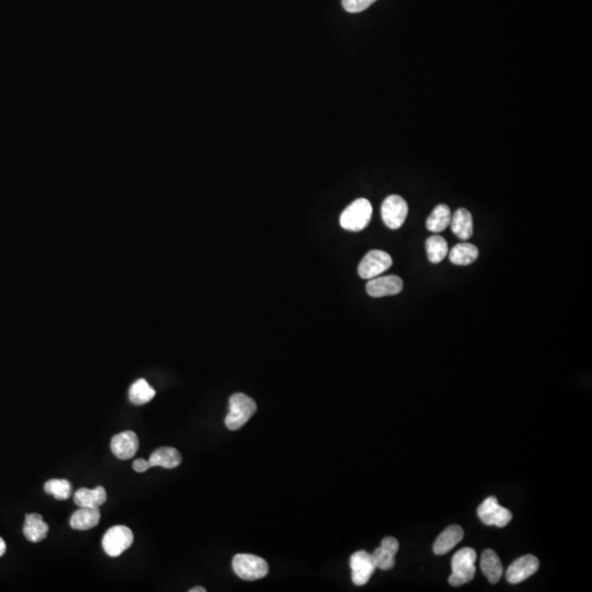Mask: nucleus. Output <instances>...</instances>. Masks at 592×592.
<instances>
[{"mask_svg":"<svg viewBox=\"0 0 592 592\" xmlns=\"http://www.w3.org/2000/svg\"><path fill=\"white\" fill-rule=\"evenodd\" d=\"M257 404L251 397L243 393H236L229 398V412L225 418V426L235 432L247 424L255 415Z\"/></svg>","mask_w":592,"mask_h":592,"instance_id":"nucleus-1","label":"nucleus"},{"mask_svg":"<svg viewBox=\"0 0 592 592\" xmlns=\"http://www.w3.org/2000/svg\"><path fill=\"white\" fill-rule=\"evenodd\" d=\"M477 554L471 548L458 550L452 558V574L448 578L450 585L460 587L471 581L475 576V562Z\"/></svg>","mask_w":592,"mask_h":592,"instance_id":"nucleus-2","label":"nucleus"},{"mask_svg":"<svg viewBox=\"0 0 592 592\" xmlns=\"http://www.w3.org/2000/svg\"><path fill=\"white\" fill-rule=\"evenodd\" d=\"M372 206L367 199H358L352 202L340 216V225L346 231L360 232L369 225L372 218Z\"/></svg>","mask_w":592,"mask_h":592,"instance_id":"nucleus-3","label":"nucleus"},{"mask_svg":"<svg viewBox=\"0 0 592 592\" xmlns=\"http://www.w3.org/2000/svg\"><path fill=\"white\" fill-rule=\"evenodd\" d=\"M233 569L241 579L247 581L261 579L268 575V562L251 554H237L233 558Z\"/></svg>","mask_w":592,"mask_h":592,"instance_id":"nucleus-4","label":"nucleus"},{"mask_svg":"<svg viewBox=\"0 0 592 592\" xmlns=\"http://www.w3.org/2000/svg\"><path fill=\"white\" fill-rule=\"evenodd\" d=\"M134 534L125 525H114L102 538V548L110 558H118L131 548Z\"/></svg>","mask_w":592,"mask_h":592,"instance_id":"nucleus-5","label":"nucleus"},{"mask_svg":"<svg viewBox=\"0 0 592 592\" xmlns=\"http://www.w3.org/2000/svg\"><path fill=\"white\" fill-rule=\"evenodd\" d=\"M477 515L484 524L496 525L497 528H503L512 520L511 511L499 505L495 497L484 500L477 509Z\"/></svg>","mask_w":592,"mask_h":592,"instance_id":"nucleus-6","label":"nucleus"},{"mask_svg":"<svg viewBox=\"0 0 592 592\" xmlns=\"http://www.w3.org/2000/svg\"><path fill=\"white\" fill-rule=\"evenodd\" d=\"M391 265L393 259L389 253L382 251H371L362 259L358 272L362 279L370 280L389 270Z\"/></svg>","mask_w":592,"mask_h":592,"instance_id":"nucleus-7","label":"nucleus"},{"mask_svg":"<svg viewBox=\"0 0 592 592\" xmlns=\"http://www.w3.org/2000/svg\"><path fill=\"white\" fill-rule=\"evenodd\" d=\"M381 213L385 225L391 229H397L406 221L408 206L402 196H389L382 204Z\"/></svg>","mask_w":592,"mask_h":592,"instance_id":"nucleus-8","label":"nucleus"},{"mask_svg":"<svg viewBox=\"0 0 592 592\" xmlns=\"http://www.w3.org/2000/svg\"><path fill=\"white\" fill-rule=\"evenodd\" d=\"M352 570V581L357 586H365L377 569L374 558L365 550L355 552L350 558Z\"/></svg>","mask_w":592,"mask_h":592,"instance_id":"nucleus-9","label":"nucleus"},{"mask_svg":"<svg viewBox=\"0 0 592 592\" xmlns=\"http://www.w3.org/2000/svg\"><path fill=\"white\" fill-rule=\"evenodd\" d=\"M540 567V562L534 555H524L509 566L505 572V579L510 584H520L534 575Z\"/></svg>","mask_w":592,"mask_h":592,"instance_id":"nucleus-10","label":"nucleus"},{"mask_svg":"<svg viewBox=\"0 0 592 592\" xmlns=\"http://www.w3.org/2000/svg\"><path fill=\"white\" fill-rule=\"evenodd\" d=\"M367 292L372 298H383L402 292L404 283L397 275H386L381 278L370 279L367 283Z\"/></svg>","mask_w":592,"mask_h":592,"instance_id":"nucleus-11","label":"nucleus"},{"mask_svg":"<svg viewBox=\"0 0 592 592\" xmlns=\"http://www.w3.org/2000/svg\"><path fill=\"white\" fill-rule=\"evenodd\" d=\"M139 436L135 432L130 430L114 436L111 440L112 453L123 461L135 456L139 451Z\"/></svg>","mask_w":592,"mask_h":592,"instance_id":"nucleus-12","label":"nucleus"},{"mask_svg":"<svg viewBox=\"0 0 592 592\" xmlns=\"http://www.w3.org/2000/svg\"><path fill=\"white\" fill-rule=\"evenodd\" d=\"M399 543L393 536H386L382 540L381 546L372 554L377 568L381 570H391L395 566V555L398 552Z\"/></svg>","mask_w":592,"mask_h":592,"instance_id":"nucleus-13","label":"nucleus"},{"mask_svg":"<svg viewBox=\"0 0 592 592\" xmlns=\"http://www.w3.org/2000/svg\"><path fill=\"white\" fill-rule=\"evenodd\" d=\"M464 538L463 529L460 525H450L436 538L434 544L436 555H444L455 548Z\"/></svg>","mask_w":592,"mask_h":592,"instance_id":"nucleus-14","label":"nucleus"},{"mask_svg":"<svg viewBox=\"0 0 592 592\" xmlns=\"http://www.w3.org/2000/svg\"><path fill=\"white\" fill-rule=\"evenodd\" d=\"M151 467H163V469H176L182 462L180 452L170 446H163L157 448L151 454L149 458Z\"/></svg>","mask_w":592,"mask_h":592,"instance_id":"nucleus-15","label":"nucleus"},{"mask_svg":"<svg viewBox=\"0 0 592 592\" xmlns=\"http://www.w3.org/2000/svg\"><path fill=\"white\" fill-rule=\"evenodd\" d=\"M49 530V524L44 522L42 515L39 513H29L25 515L23 534L27 541L32 543L41 542L46 538Z\"/></svg>","mask_w":592,"mask_h":592,"instance_id":"nucleus-16","label":"nucleus"},{"mask_svg":"<svg viewBox=\"0 0 592 592\" xmlns=\"http://www.w3.org/2000/svg\"><path fill=\"white\" fill-rule=\"evenodd\" d=\"M74 501L80 508H99L107 501V491L102 486L94 489H80L75 493Z\"/></svg>","mask_w":592,"mask_h":592,"instance_id":"nucleus-17","label":"nucleus"},{"mask_svg":"<svg viewBox=\"0 0 592 592\" xmlns=\"http://www.w3.org/2000/svg\"><path fill=\"white\" fill-rule=\"evenodd\" d=\"M101 512L99 508H80L70 517L72 529L78 531L90 530L99 523Z\"/></svg>","mask_w":592,"mask_h":592,"instance_id":"nucleus-18","label":"nucleus"},{"mask_svg":"<svg viewBox=\"0 0 592 592\" xmlns=\"http://www.w3.org/2000/svg\"><path fill=\"white\" fill-rule=\"evenodd\" d=\"M452 232L462 241H467L473 235V218L466 208H458L451 218Z\"/></svg>","mask_w":592,"mask_h":592,"instance_id":"nucleus-19","label":"nucleus"},{"mask_svg":"<svg viewBox=\"0 0 592 592\" xmlns=\"http://www.w3.org/2000/svg\"><path fill=\"white\" fill-rule=\"evenodd\" d=\"M481 568L491 584H497L503 576V564L493 550H484L481 558Z\"/></svg>","mask_w":592,"mask_h":592,"instance_id":"nucleus-20","label":"nucleus"},{"mask_svg":"<svg viewBox=\"0 0 592 592\" xmlns=\"http://www.w3.org/2000/svg\"><path fill=\"white\" fill-rule=\"evenodd\" d=\"M450 260L456 265H469L479 258V249L473 244L461 243L454 246L450 251Z\"/></svg>","mask_w":592,"mask_h":592,"instance_id":"nucleus-21","label":"nucleus"},{"mask_svg":"<svg viewBox=\"0 0 592 592\" xmlns=\"http://www.w3.org/2000/svg\"><path fill=\"white\" fill-rule=\"evenodd\" d=\"M451 211L446 204L436 206L432 213L427 218V228L432 233H441L451 223Z\"/></svg>","mask_w":592,"mask_h":592,"instance_id":"nucleus-22","label":"nucleus"},{"mask_svg":"<svg viewBox=\"0 0 592 592\" xmlns=\"http://www.w3.org/2000/svg\"><path fill=\"white\" fill-rule=\"evenodd\" d=\"M156 391L147 383L146 379H139L133 383L129 391V398L132 404L144 405L154 398Z\"/></svg>","mask_w":592,"mask_h":592,"instance_id":"nucleus-23","label":"nucleus"},{"mask_svg":"<svg viewBox=\"0 0 592 592\" xmlns=\"http://www.w3.org/2000/svg\"><path fill=\"white\" fill-rule=\"evenodd\" d=\"M426 251L430 263H440L448 256V243L442 236H432L427 239Z\"/></svg>","mask_w":592,"mask_h":592,"instance_id":"nucleus-24","label":"nucleus"},{"mask_svg":"<svg viewBox=\"0 0 592 592\" xmlns=\"http://www.w3.org/2000/svg\"><path fill=\"white\" fill-rule=\"evenodd\" d=\"M44 491L57 500H68L72 496V484L66 479H50L45 483Z\"/></svg>","mask_w":592,"mask_h":592,"instance_id":"nucleus-25","label":"nucleus"},{"mask_svg":"<svg viewBox=\"0 0 592 592\" xmlns=\"http://www.w3.org/2000/svg\"><path fill=\"white\" fill-rule=\"evenodd\" d=\"M377 0H342V6L345 11L350 13H358L373 5Z\"/></svg>","mask_w":592,"mask_h":592,"instance_id":"nucleus-26","label":"nucleus"},{"mask_svg":"<svg viewBox=\"0 0 592 592\" xmlns=\"http://www.w3.org/2000/svg\"><path fill=\"white\" fill-rule=\"evenodd\" d=\"M151 469V465H149V460H144V458H137L133 462V470L137 473H145V472L149 471Z\"/></svg>","mask_w":592,"mask_h":592,"instance_id":"nucleus-27","label":"nucleus"},{"mask_svg":"<svg viewBox=\"0 0 592 592\" xmlns=\"http://www.w3.org/2000/svg\"><path fill=\"white\" fill-rule=\"evenodd\" d=\"M6 550H7V546H6L5 541L0 538V558L5 554Z\"/></svg>","mask_w":592,"mask_h":592,"instance_id":"nucleus-28","label":"nucleus"},{"mask_svg":"<svg viewBox=\"0 0 592 592\" xmlns=\"http://www.w3.org/2000/svg\"><path fill=\"white\" fill-rule=\"evenodd\" d=\"M190 592H206V589L203 587H194L192 589L189 590Z\"/></svg>","mask_w":592,"mask_h":592,"instance_id":"nucleus-29","label":"nucleus"}]
</instances>
